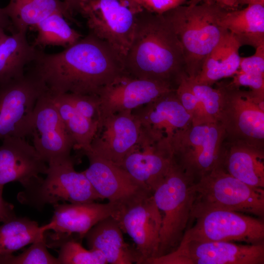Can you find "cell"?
I'll return each mask as SVG.
<instances>
[{
	"instance_id": "obj_1",
	"label": "cell",
	"mask_w": 264,
	"mask_h": 264,
	"mask_svg": "<svg viewBox=\"0 0 264 264\" xmlns=\"http://www.w3.org/2000/svg\"><path fill=\"white\" fill-rule=\"evenodd\" d=\"M29 72L51 95L72 93L98 95L125 73L123 59L110 44L88 33L56 53L39 49Z\"/></svg>"
},
{
	"instance_id": "obj_2",
	"label": "cell",
	"mask_w": 264,
	"mask_h": 264,
	"mask_svg": "<svg viewBox=\"0 0 264 264\" xmlns=\"http://www.w3.org/2000/svg\"><path fill=\"white\" fill-rule=\"evenodd\" d=\"M123 63L130 76L165 83L175 88L186 74L182 47L170 22L163 14L144 9L137 18Z\"/></svg>"
},
{
	"instance_id": "obj_3",
	"label": "cell",
	"mask_w": 264,
	"mask_h": 264,
	"mask_svg": "<svg viewBox=\"0 0 264 264\" xmlns=\"http://www.w3.org/2000/svg\"><path fill=\"white\" fill-rule=\"evenodd\" d=\"M224 9L214 2L178 6L163 13L182 47L185 71L196 77L208 55L228 31L221 24Z\"/></svg>"
},
{
	"instance_id": "obj_4",
	"label": "cell",
	"mask_w": 264,
	"mask_h": 264,
	"mask_svg": "<svg viewBox=\"0 0 264 264\" xmlns=\"http://www.w3.org/2000/svg\"><path fill=\"white\" fill-rule=\"evenodd\" d=\"M193 183L173 159L164 179L153 193L162 217L157 257L175 250L182 238L194 200Z\"/></svg>"
},
{
	"instance_id": "obj_5",
	"label": "cell",
	"mask_w": 264,
	"mask_h": 264,
	"mask_svg": "<svg viewBox=\"0 0 264 264\" xmlns=\"http://www.w3.org/2000/svg\"><path fill=\"white\" fill-rule=\"evenodd\" d=\"M193 189L195 198L191 215L218 209L264 217V188L247 185L220 167L194 183Z\"/></svg>"
},
{
	"instance_id": "obj_6",
	"label": "cell",
	"mask_w": 264,
	"mask_h": 264,
	"mask_svg": "<svg viewBox=\"0 0 264 264\" xmlns=\"http://www.w3.org/2000/svg\"><path fill=\"white\" fill-rule=\"evenodd\" d=\"M45 178L25 188L18 194V200L42 210L46 204L60 201L85 203L102 199L83 173L74 169L72 157L47 163Z\"/></svg>"
},
{
	"instance_id": "obj_7",
	"label": "cell",
	"mask_w": 264,
	"mask_h": 264,
	"mask_svg": "<svg viewBox=\"0 0 264 264\" xmlns=\"http://www.w3.org/2000/svg\"><path fill=\"white\" fill-rule=\"evenodd\" d=\"M225 137L224 130L219 123L191 124L172 139L173 159L195 183L220 166Z\"/></svg>"
},
{
	"instance_id": "obj_8",
	"label": "cell",
	"mask_w": 264,
	"mask_h": 264,
	"mask_svg": "<svg viewBox=\"0 0 264 264\" xmlns=\"http://www.w3.org/2000/svg\"><path fill=\"white\" fill-rule=\"evenodd\" d=\"M143 10L133 0H80L77 12L86 19L89 33L110 44L124 59Z\"/></svg>"
},
{
	"instance_id": "obj_9",
	"label": "cell",
	"mask_w": 264,
	"mask_h": 264,
	"mask_svg": "<svg viewBox=\"0 0 264 264\" xmlns=\"http://www.w3.org/2000/svg\"><path fill=\"white\" fill-rule=\"evenodd\" d=\"M218 84L222 92L219 123L224 130L225 139L264 148V96L228 83Z\"/></svg>"
},
{
	"instance_id": "obj_10",
	"label": "cell",
	"mask_w": 264,
	"mask_h": 264,
	"mask_svg": "<svg viewBox=\"0 0 264 264\" xmlns=\"http://www.w3.org/2000/svg\"><path fill=\"white\" fill-rule=\"evenodd\" d=\"M192 219L195 223L186 229L181 240L264 243V221L262 219L218 209L195 213L190 216V220Z\"/></svg>"
},
{
	"instance_id": "obj_11",
	"label": "cell",
	"mask_w": 264,
	"mask_h": 264,
	"mask_svg": "<svg viewBox=\"0 0 264 264\" xmlns=\"http://www.w3.org/2000/svg\"><path fill=\"white\" fill-rule=\"evenodd\" d=\"M264 244L181 240L174 251L146 264H264Z\"/></svg>"
},
{
	"instance_id": "obj_12",
	"label": "cell",
	"mask_w": 264,
	"mask_h": 264,
	"mask_svg": "<svg viewBox=\"0 0 264 264\" xmlns=\"http://www.w3.org/2000/svg\"><path fill=\"white\" fill-rule=\"evenodd\" d=\"M46 89L29 73L0 85V140L30 136L34 109Z\"/></svg>"
},
{
	"instance_id": "obj_13",
	"label": "cell",
	"mask_w": 264,
	"mask_h": 264,
	"mask_svg": "<svg viewBox=\"0 0 264 264\" xmlns=\"http://www.w3.org/2000/svg\"><path fill=\"white\" fill-rule=\"evenodd\" d=\"M83 154L89 161L88 168L83 173L102 199H107L117 205L121 213L153 195L146 186L120 166L89 151Z\"/></svg>"
},
{
	"instance_id": "obj_14",
	"label": "cell",
	"mask_w": 264,
	"mask_h": 264,
	"mask_svg": "<svg viewBox=\"0 0 264 264\" xmlns=\"http://www.w3.org/2000/svg\"><path fill=\"white\" fill-rule=\"evenodd\" d=\"M30 136L33 138V146L47 163L71 156L73 140L46 92L36 103Z\"/></svg>"
},
{
	"instance_id": "obj_15",
	"label": "cell",
	"mask_w": 264,
	"mask_h": 264,
	"mask_svg": "<svg viewBox=\"0 0 264 264\" xmlns=\"http://www.w3.org/2000/svg\"><path fill=\"white\" fill-rule=\"evenodd\" d=\"M175 89L168 84L135 78L125 72L98 94L100 121L110 114L132 111Z\"/></svg>"
},
{
	"instance_id": "obj_16",
	"label": "cell",
	"mask_w": 264,
	"mask_h": 264,
	"mask_svg": "<svg viewBox=\"0 0 264 264\" xmlns=\"http://www.w3.org/2000/svg\"><path fill=\"white\" fill-rule=\"evenodd\" d=\"M173 162L171 148L141 129L137 142L118 165L153 193Z\"/></svg>"
},
{
	"instance_id": "obj_17",
	"label": "cell",
	"mask_w": 264,
	"mask_h": 264,
	"mask_svg": "<svg viewBox=\"0 0 264 264\" xmlns=\"http://www.w3.org/2000/svg\"><path fill=\"white\" fill-rule=\"evenodd\" d=\"M140 130V122L132 111L108 115L100 120L86 152L119 165L137 142Z\"/></svg>"
},
{
	"instance_id": "obj_18",
	"label": "cell",
	"mask_w": 264,
	"mask_h": 264,
	"mask_svg": "<svg viewBox=\"0 0 264 264\" xmlns=\"http://www.w3.org/2000/svg\"><path fill=\"white\" fill-rule=\"evenodd\" d=\"M132 112L142 130L170 147L174 136L192 124L191 117L179 100L176 89Z\"/></svg>"
},
{
	"instance_id": "obj_19",
	"label": "cell",
	"mask_w": 264,
	"mask_h": 264,
	"mask_svg": "<svg viewBox=\"0 0 264 264\" xmlns=\"http://www.w3.org/2000/svg\"><path fill=\"white\" fill-rule=\"evenodd\" d=\"M0 145V185L19 182L24 189L42 179L48 164L25 138L9 136Z\"/></svg>"
},
{
	"instance_id": "obj_20",
	"label": "cell",
	"mask_w": 264,
	"mask_h": 264,
	"mask_svg": "<svg viewBox=\"0 0 264 264\" xmlns=\"http://www.w3.org/2000/svg\"><path fill=\"white\" fill-rule=\"evenodd\" d=\"M117 220L133 241L143 264L157 256L162 217L153 195L123 210Z\"/></svg>"
},
{
	"instance_id": "obj_21",
	"label": "cell",
	"mask_w": 264,
	"mask_h": 264,
	"mask_svg": "<svg viewBox=\"0 0 264 264\" xmlns=\"http://www.w3.org/2000/svg\"><path fill=\"white\" fill-rule=\"evenodd\" d=\"M53 206L52 218L48 223L41 226L43 230H51L56 234H75L80 239L99 221L109 217L117 220L121 213L117 205L110 202L59 203Z\"/></svg>"
},
{
	"instance_id": "obj_22",
	"label": "cell",
	"mask_w": 264,
	"mask_h": 264,
	"mask_svg": "<svg viewBox=\"0 0 264 264\" xmlns=\"http://www.w3.org/2000/svg\"><path fill=\"white\" fill-rule=\"evenodd\" d=\"M220 167L247 185L264 188V148L225 139Z\"/></svg>"
},
{
	"instance_id": "obj_23",
	"label": "cell",
	"mask_w": 264,
	"mask_h": 264,
	"mask_svg": "<svg viewBox=\"0 0 264 264\" xmlns=\"http://www.w3.org/2000/svg\"><path fill=\"white\" fill-rule=\"evenodd\" d=\"M123 234L118 220L109 217L92 227L84 238L89 249L100 252L108 264H143L135 247L125 242Z\"/></svg>"
},
{
	"instance_id": "obj_24",
	"label": "cell",
	"mask_w": 264,
	"mask_h": 264,
	"mask_svg": "<svg viewBox=\"0 0 264 264\" xmlns=\"http://www.w3.org/2000/svg\"><path fill=\"white\" fill-rule=\"evenodd\" d=\"M241 46L236 37L228 31L206 57L198 75L191 78L212 86L222 79L232 77L239 68Z\"/></svg>"
},
{
	"instance_id": "obj_25",
	"label": "cell",
	"mask_w": 264,
	"mask_h": 264,
	"mask_svg": "<svg viewBox=\"0 0 264 264\" xmlns=\"http://www.w3.org/2000/svg\"><path fill=\"white\" fill-rule=\"evenodd\" d=\"M220 22L242 46L256 48L264 44V5H248L242 10H224Z\"/></svg>"
},
{
	"instance_id": "obj_26",
	"label": "cell",
	"mask_w": 264,
	"mask_h": 264,
	"mask_svg": "<svg viewBox=\"0 0 264 264\" xmlns=\"http://www.w3.org/2000/svg\"><path fill=\"white\" fill-rule=\"evenodd\" d=\"M27 31L7 35L0 45V85L23 77L25 66L36 58L39 49L30 44Z\"/></svg>"
},
{
	"instance_id": "obj_27",
	"label": "cell",
	"mask_w": 264,
	"mask_h": 264,
	"mask_svg": "<svg viewBox=\"0 0 264 264\" xmlns=\"http://www.w3.org/2000/svg\"><path fill=\"white\" fill-rule=\"evenodd\" d=\"M3 9L17 32L33 28L56 12L63 13L69 21L73 20L72 15L61 0H9Z\"/></svg>"
},
{
	"instance_id": "obj_28",
	"label": "cell",
	"mask_w": 264,
	"mask_h": 264,
	"mask_svg": "<svg viewBox=\"0 0 264 264\" xmlns=\"http://www.w3.org/2000/svg\"><path fill=\"white\" fill-rule=\"evenodd\" d=\"M48 94L73 140L74 149L82 153L88 151L98 125L79 112L64 94Z\"/></svg>"
},
{
	"instance_id": "obj_29",
	"label": "cell",
	"mask_w": 264,
	"mask_h": 264,
	"mask_svg": "<svg viewBox=\"0 0 264 264\" xmlns=\"http://www.w3.org/2000/svg\"><path fill=\"white\" fill-rule=\"evenodd\" d=\"M41 226L26 217H17L0 226V256L11 254L45 236Z\"/></svg>"
},
{
	"instance_id": "obj_30",
	"label": "cell",
	"mask_w": 264,
	"mask_h": 264,
	"mask_svg": "<svg viewBox=\"0 0 264 264\" xmlns=\"http://www.w3.org/2000/svg\"><path fill=\"white\" fill-rule=\"evenodd\" d=\"M68 21L60 12L46 17L33 28L37 35L32 44L37 48L57 46L66 48L77 43L83 36L70 26Z\"/></svg>"
},
{
	"instance_id": "obj_31",
	"label": "cell",
	"mask_w": 264,
	"mask_h": 264,
	"mask_svg": "<svg viewBox=\"0 0 264 264\" xmlns=\"http://www.w3.org/2000/svg\"><path fill=\"white\" fill-rule=\"evenodd\" d=\"M47 247H56L59 264H106L103 255L95 249H86L73 234L48 233ZM81 240V239H80Z\"/></svg>"
},
{
	"instance_id": "obj_32",
	"label": "cell",
	"mask_w": 264,
	"mask_h": 264,
	"mask_svg": "<svg viewBox=\"0 0 264 264\" xmlns=\"http://www.w3.org/2000/svg\"><path fill=\"white\" fill-rule=\"evenodd\" d=\"M46 235L17 256L0 255V264H59L47 250Z\"/></svg>"
},
{
	"instance_id": "obj_33",
	"label": "cell",
	"mask_w": 264,
	"mask_h": 264,
	"mask_svg": "<svg viewBox=\"0 0 264 264\" xmlns=\"http://www.w3.org/2000/svg\"><path fill=\"white\" fill-rule=\"evenodd\" d=\"M187 80L208 117L213 122L219 123L222 100V92L220 85L218 84L217 88H214L212 86L197 83L188 76Z\"/></svg>"
},
{
	"instance_id": "obj_34",
	"label": "cell",
	"mask_w": 264,
	"mask_h": 264,
	"mask_svg": "<svg viewBox=\"0 0 264 264\" xmlns=\"http://www.w3.org/2000/svg\"><path fill=\"white\" fill-rule=\"evenodd\" d=\"M187 77L186 74L182 75L176 88V93L182 105L190 115L192 124L214 122L208 117L203 105L191 88Z\"/></svg>"
},
{
	"instance_id": "obj_35",
	"label": "cell",
	"mask_w": 264,
	"mask_h": 264,
	"mask_svg": "<svg viewBox=\"0 0 264 264\" xmlns=\"http://www.w3.org/2000/svg\"><path fill=\"white\" fill-rule=\"evenodd\" d=\"M67 99L82 115L99 125L100 102L98 95L64 93Z\"/></svg>"
},
{
	"instance_id": "obj_36",
	"label": "cell",
	"mask_w": 264,
	"mask_h": 264,
	"mask_svg": "<svg viewBox=\"0 0 264 264\" xmlns=\"http://www.w3.org/2000/svg\"><path fill=\"white\" fill-rule=\"evenodd\" d=\"M228 84L233 87H247L255 93L264 96V75L245 73L238 71Z\"/></svg>"
},
{
	"instance_id": "obj_37",
	"label": "cell",
	"mask_w": 264,
	"mask_h": 264,
	"mask_svg": "<svg viewBox=\"0 0 264 264\" xmlns=\"http://www.w3.org/2000/svg\"><path fill=\"white\" fill-rule=\"evenodd\" d=\"M238 70L245 73L264 75V44L257 47L253 55L241 57Z\"/></svg>"
},
{
	"instance_id": "obj_38",
	"label": "cell",
	"mask_w": 264,
	"mask_h": 264,
	"mask_svg": "<svg viewBox=\"0 0 264 264\" xmlns=\"http://www.w3.org/2000/svg\"><path fill=\"white\" fill-rule=\"evenodd\" d=\"M144 10L155 14H162L167 11L183 5L186 0H133Z\"/></svg>"
},
{
	"instance_id": "obj_39",
	"label": "cell",
	"mask_w": 264,
	"mask_h": 264,
	"mask_svg": "<svg viewBox=\"0 0 264 264\" xmlns=\"http://www.w3.org/2000/svg\"><path fill=\"white\" fill-rule=\"evenodd\" d=\"M3 186L0 185V221L5 222L16 217L14 206L6 201L2 197Z\"/></svg>"
},
{
	"instance_id": "obj_40",
	"label": "cell",
	"mask_w": 264,
	"mask_h": 264,
	"mask_svg": "<svg viewBox=\"0 0 264 264\" xmlns=\"http://www.w3.org/2000/svg\"><path fill=\"white\" fill-rule=\"evenodd\" d=\"M0 27L4 28L5 31L10 32L11 34L17 32L9 18L4 13L3 8L0 7Z\"/></svg>"
},
{
	"instance_id": "obj_41",
	"label": "cell",
	"mask_w": 264,
	"mask_h": 264,
	"mask_svg": "<svg viewBox=\"0 0 264 264\" xmlns=\"http://www.w3.org/2000/svg\"><path fill=\"white\" fill-rule=\"evenodd\" d=\"M211 1L226 10H236L239 5L238 0H211Z\"/></svg>"
},
{
	"instance_id": "obj_42",
	"label": "cell",
	"mask_w": 264,
	"mask_h": 264,
	"mask_svg": "<svg viewBox=\"0 0 264 264\" xmlns=\"http://www.w3.org/2000/svg\"><path fill=\"white\" fill-rule=\"evenodd\" d=\"M66 5L68 10L73 15L77 10L80 0H61Z\"/></svg>"
},
{
	"instance_id": "obj_43",
	"label": "cell",
	"mask_w": 264,
	"mask_h": 264,
	"mask_svg": "<svg viewBox=\"0 0 264 264\" xmlns=\"http://www.w3.org/2000/svg\"><path fill=\"white\" fill-rule=\"evenodd\" d=\"M239 4H261L264 5V0H238Z\"/></svg>"
},
{
	"instance_id": "obj_44",
	"label": "cell",
	"mask_w": 264,
	"mask_h": 264,
	"mask_svg": "<svg viewBox=\"0 0 264 264\" xmlns=\"http://www.w3.org/2000/svg\"><path fill=\"white\" fill-rule=\"evenodd\" d=\"M5 31L4 28L0 27V45L7 36Z\"/></svg>"
},
{
	"instance_id": "obj_45",
	"label": "cell",
	"mask_w": 264,
	"mask_h": 264,
	"mask_svg": "<svg viewBox=\"0 0 264 264\" xmlns=\"http://www.w3.org/2000/svg\"><path fill=\"white\" fill-rule=\"evenodd\" d=\"M212 2L211 0H190L189 5L194 6L199 4L200 2Z\"/></svg>"
}]
</instances>
